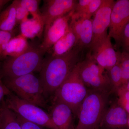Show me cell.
I'll use <instances>...</instances> for the list:
<instances>
[{"label":"cell","instance_id":"cell-31","mask_svg":"<svg viewBox=\"0 0 129 129\" xmlns=\"http://www.w3.org/2000/svg\"><path fill=\"white\" fill-rule=\"evenodd\" d=\"M11 93L3 83L2 78L0 76V104L7 96Z\"/></svg>","mask_w":129,"mask_h":129},{"label":"cell","instance_id":"cell-3","mask_svg":"<svg viewBox=\"0 0 129 129\" xmlns=\"http://www.w3.org/2000/svg\"><path fill=\"white\" fill-rule=\"evenodd\" d=\"M44 53L39 47L30 46L25 52L16 57H7L0 69V76L13 78L36 71L40 72L43 64Z\"/></svg>","mask_w":129,"mask_h":129},{"label":"cell","instance_id":"cell-12","mask_svg":"<svg viewBox=\"0 0 129 129\" xmlns=\"http://www.w3.org/2000/svg\"><path fill=\"white\" fill-rule=\"evenodd\" d=\"M41 12L44 27L48 26L56 19L74 11L78 1L75 0L44 1Z\"/></svg>","mask_w":129,"mask_h":129},{"label":"cell","instance_id":"cell-23","mask_svg":"<svg viewBox=\"0 0 129 129\" xmlns=\"http://www.w3.org/2000/svg\"><path fill=\"white\" fill-rule=\"evenodd\" d=\"M117 52L122 71V87H124L129 79V53L124 51Z\"/></svg>","mask_w":129,"mask_h":129},{"label":"cell","instance_id":"cell-18","mask_svg":"<svg viewBox=\"0 0 129 129\" xmlns=\"http://www.w3.org/2000/svg\"><path fill=\"white\" fill-rule=\"evenodd\" d=\"M17 24L16 6L13 1L0 13V31L13 32Z\"/></svg>","mask_w":129,"mask_h":129},{"label":"cell","instance_id":"cell-17","mask_svg":"<svg viewBox=\"0 0 129 129\" xmlns=\"http://www.w3.org/2000/svg\"><path fill=\"white\" fill-rule=\"evenodd\" d=\"M0 129H22L16 113L8 107L4 100L0 104Z\"/></svg>","mask_w":129,"mask_h":129},{"label":"cell","instance_id":"cell-34","mask_svg":"<svg viewBox=\"0 0 129 129\" xmlns=\"http://www.w3.org/2000/svg\"><path fill=\"white\" fill-rule=\"evenodd\" d=\"M127 123H128V128H129V114H128V122H127Z\"/></svg>","mask_w":129,"mask_h":129},{"label":"cell","instance_id":"cell-16","mask_svg":"<svg viewBox=\"0 0 129 129\" xmlns=\"http://www.w3.org/2000/svg\"><path fill=\"white\" fill-rule=\"evenodd\" d=\"M30 46L27 39L22 35L14 36L8 42L3 55V60L7 57L20 55L27 50Z\"/></svg>","mask_w":129,"mask_h":129},{"label":"cell","instance_id":"cell-26","mask_svg":"<svg viewBox=\"0 0 129 129\" xmlns=\"http://www.w3.org/2000/svg\"><path fill=\"white\" fill-rule=\"evenodd\" d=\"M84 19L81 18H76L72 17L70 21L69 27L76 36L77 40V45L80 37L82 23Z\"/></svg>","mask_w":129,"mask_h":129},{"label":"cell","instance_id":"cell-20","mask_svg":"<svg viewBox=\"0 0 129 129\" xmlns=\"http://www.w3.org/2000/svg\"><path fill=\"white\" fill-rule=\"evenodd\" d=\"M92 19H84L82 23L80 37L77 46L83 49L90 48L93 39Z\"/></svg>","mask_w":129,"mask_h":129},{"label":"cell","instance_id":"cell-28","mask_svg":"<svg viewBox=\"0 0 129 129\" xmlns=\"http://www.w3.org/2000/svg\"><path fill=\"white\" fill-rule=\"evenodd\" d=\"M13 2L16 6L17 24L20 25L23 21L28 18V17L29 13L26 9L18 5L16 0Z\"/></svg>","mask_w":129,"mask_h":129},{"label":"cell","instance_id":"cell-32","mask_svg":"<svg viewBox=\"0 0 129 129\" xmlns=\"http://www.w3.org/2000/svg\"><path fill=\"white\" fill-rule=\"evenodd\" d=\"M10 1L9 0H0V10L3 8V7L9 2Z\"/></svg>","mask_w":129,"mask_h":129},{"label":"cell","instance_id":"cell-14","mask_svg":"<svg viewBox=\"0 0 129 129\" xmlns=\"http://www.w3.org/2000/svg\"><path fill=\"white\" fill-rule=\"evenodd\" d=\"M50 114L58 129H75L73 123V112L67 104L53 101Z\"/></svg>","mask_w":129,"mask_h":129},{"label":"cell","instance_id":"cell-19","mask_svg":"<svg viewBox=\"0 0 129 129\" xmlns=\"http://www.w3.org/2000/svg\"><path fill=\"white\" fill-rule=\"evenodd\" d=\"M44 27V23L37 19L28 18L20 24V34L26 39H32L40 35Z\"/></svg>","mask_w":129,"mask_h":129},{"label":"cell","instance_id":"cell-27","mask_svg":"<svg viewBox=\"0 0 129 129\" xmlns=\"http://www.w3.org/2000/svg\"><path fill=\"white\" fill-rule=\"evenodd\" d=\"M14 37V32L0 31V60H3V55L8 42Z\"/></svg>","mask_w":129,"mask_h":129},{"label":"cell","instance_id":"cell-13","mask_svg":"<svg viewBox=\"0 0 129 129\" xmlns=\"http://www.w3.org/2000/svg\"><path fill=\"white\" fill-rule=\"evenodd\" d=\"M128 114L118 103L106 109L100 126L106 129H127Z\"/></svg>","mask_w":129,"mask_h":129},{"label":"cell","instance_id":"cell-10","mask_svg":"<svg viewBox=\"0 0 129 129\" xmlns=\"http://www.w3.org/2000/svg\"><path fill=\"white\" fill-rule=\"evenodd\" d=\"M74 11L56 19L48 26L44 27V39L39 47L44 54L50 50L68 30Z\"/></svg>","mask_w":129,"mask_h":129},{"label":"cell","instance_id":"cell-15","mask_svg":"<svg viewBox=\"0 0 129 129\" xmlns=\"http://www.w3.org/2000/svg\"><path fill=\"white\" fill-rule=\"evenodd\" d=\"M77 45L76 36L69 25L68 29L64 35L48 51L52 56H62L70 52Z\"/></svg>","mask_w":129,"mask_h":129},{"label":"cell","instance_id":"cell-22","mask_svg":"<svg viewBox=\"0 0 129 129\" xmlns=\"http://www.w3.org/2000/svg\"><path fill=\"white\" fill-rule=\"evenodd\" d=\"M18 5L26 9L33 17L37 19L42 22V21L41 12L39 8L40 1L38 0H16Z\"/></svg>","mask_w":129,"mask_h":129},{"label":"cell","instance_id":"cell-4","mask_svg":"<svg viewBox=\"0 0 129 129\" xmlns=\"http://www.w3.org/2000/svg\"><path fill=\"white\" fill-rule=\"evenodd\" d=\"M2 79L9 90L20 99L42 108L46 107L47 102L40 80L33 73Z\"/></svg>","mask_w":129,"mask_h":129},{"label":"cell","instance_id":"cell-9","mask_svg":"<svg viewBox=\"0 0 129 129\" xmlns=\"http://www.w3.org/2000/svg\"><path fill=\"white\" fill-rule=\"evenodd\" d=\"M89 53L98 64L107 71L118 61L117 52L113 47L108 34L92 46Z\"/></svg>","mask_w":129,"mask_h":129},{"label":"cell","instance_id":"cell-25","mask_svg":"<svg viewBox=\"0 0 129 129\" xmlns=\"http://www.w3.org/2000/svg\"><path fill=\"white\" fill-rule=\"evenodd\" d=\"M117 93L118 96L117 103L129 114V91L125 87L119 88Z\"/></svg>","mask_w":129,"mask_h":129},{"label":"cell","instance_id":"cell-29","mask_svg":"<svg viewBox=\"0 0 129 129\" xmlns=\"http://www.w3.org/2000/svg\"><path fill=\"white\" fill-rule=\"evenodd\" d=\"M120 45L123 49V51L129 53V22L125 26L123 31Z\"/></svg>","mask_w":129,"mask_h":129},{"label":"cell","instance_id":"cell-33","mask_svg":"<svg viewBox=\"0 0 129 129\" xmlns=\"http://www.w3.org/2000/svg\"><path fill=\"white\" fill-rule=\"evenodd\" d=\"M124 87L129 91V79L128 81V82H127V85L125 86V87Z\"/></svg>","mask_w":129,"mask_h":129},{"label":"cell","instance_id":"cell-21","mask_svg":"<svg viewBox=\"0 0 129 129\" xmlns=\"http://www.w3.org/2000/svg\"><path fill=\"white\" fill-rule=\"evenodd\" d=\"M107 71L112 91L117 92L122 86V71L118 60L115 65Z\"/></svg>","mask_w":129,"mask_h":129},{"label":"cell","instance_id":"cell-7","mask_svg":"<svg viewBox=\"0 0 129 129\" xmlns=\"http://www.w3.org/2000/svg\"><path fill=\"white\" fill-rule=\"evenodd\" d=\"M77 66L80 76L86 88L109 94L112 91L107 73L91 58L89 53Z\"/></svg>","mask_w":129,"mask_h":129},{"label":"cell","instance_id":"cell-24","mask_svg":"<svg viewBox=\"0 0 129 129\" xmlns=\"http://www.w3.org/2000/svg\"><path fill=\"white\" fill-rule=\"evenodd\" d=\"M103 0H91L89 5L84 10L77 14H73L72 17L76 18L91 19L99 9Z\"/></svg>","mask_w":129,"mask_h":129},{"label":"cell","instance_id":"cell-8","mask_svg":"<svg viewBox=\"0 0 129 129\" xmlns=\"http://www.w3.org/2000/svg\"><path fill=\"white\" fill-rule=\"evenodd\" d=\"M129 22V0L115 2L112 10L108 34L117 45H120L123 31Z\"/></svg>","mask_w":129,"mask_h":129},{"label":"cell","instance_id":"cell-6","mask_svg":"<svg viewBox=\"0 0 129 129\" xmlns=\"http://www.w3.org/2000/svg\"><path fill=\"white\" fill-rule=\"evenodd\" d=\"M8 107L25 120L49 129H58L50 114L39 106L20 99L12 92L5 98Z\"/></svg>","mask_w":129,"mask_h":129},{"label":"cell","instance_id":"cell-5","mask_svg":"<svg viewBox=\"0 0 129 129\" xmlns=\"http://www.w3.org/2000/svg\"><path fill=\"white\" fill-rule=\"evenodd\" d=\"M88 90L81 80L77 64L68 78L54 93L53 101L67 104L77 116Z\"/></svg>","mask_w":129,"mask_h":129},{"label":"cell","instance_id":"cell-30","mask_svg":"<svg viewBox=\"0 0 129 129\" xmlns=\"http://www.w3.org/2000/svg\"><path fill=\"white\" fill-rule=\"evenodd\" d=\"M16 114L22 129H42L41 126L25 120L20 115Z\"/></svg>","mask_w":129,"mask_h":129},{"label":"cell","instance_id":"cell-2","mask_svg":"<svg viewBox=\"0 0 129 129\" xmlns=\"http://www.w3.org/2000/svg\"><path fill=\"white\" fill-rule=\"evenodd\" d=\"M109 93L89 89L81 105L75 129H95L100 126L106 109Z\"/></svg>","mask_w":129,"mask_h":129},{"label":"cell","instance_id":"cell-11","mask_svg":"<svg viewBox=\"0 0 129 129\" xmlns=\"http://www.w3.org/2000/svg\"><path fill=\"white\" fill-rule=\"evenodd\" d=\"M115 2L113 0H103L101 6L93 15V39L90 48L108 35L107 30L110 24L111 12Z\"/></svg>","mask_w":129,"mask_h":129},{"label":"cell","instance_id":"cell-1","mask_svg":"<svg viewBox=\"0 0 129 129\" xmlns=\"http://www.w3.org/2000/svg\"><path fill=\"white\" fill-rule=\"evenodd\" d=\"M82 50L76 46L63 55L50 56L44 59L39 79L46 98L54 94L68 78L80 61V55Z\"/></svg>","mask_w":129,"mask_h":129}]
</instances>
